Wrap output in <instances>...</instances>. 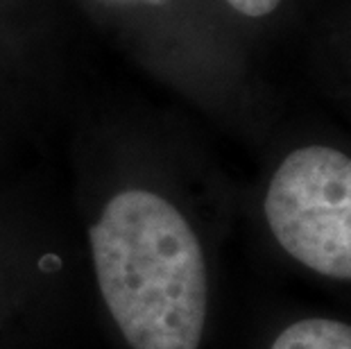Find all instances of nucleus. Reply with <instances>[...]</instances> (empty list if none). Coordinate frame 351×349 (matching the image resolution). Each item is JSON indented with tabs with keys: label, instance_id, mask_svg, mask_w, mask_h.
<instances>
[{
	"label": "nucleus",
	"instance_id": "39448f33",
	"mask_svg": "<svg viewBox=\"0 0 351 349\" xmlns=\"http://www.w3.org/2000/svg\"><path fill=\"white\" fill-rule=\"evenodd\" d=\"M145 3H154V5H159V3H166V0H145Z\"/></svg>",
	"mask_w": 351,
	"mask_h": 349
},
{
	"label": "nucleus",
	"instance_id": "f03ea898",
	"mask_svg": "<svg viewBox=\"0 0 351 349\" xmlns=\"http://www.w3.org/2000/svg\"><path fill=\"white\" fill-rule=\"evenodd\" d=\"M270 232L288 256L326 279L351 281V157L331 145L297 147L265 193Z\"/></svg>",
	"mask_w": 351,
	"mask_h": 349
},
{
	"label": "nucleus",
	"instance_id": "20e7f679",
	"mask_svg": "<svg viewBox=\"0 0 351 349\" xmlns=\"http://www.w3.org/2000/svg\"><path fill=\"white\" fill-rule=\"evenodd\" d=\"M236 12L245 14L250 19H261L272 14L276 7L281 5V0H227Z\"/></svg>",
	"mask_w": 351,
	"mask_h": 349
},
{
	"label": "nucleus",
	"instance_id": "f257e3e1",
	"mask_svg": "<svg viewBox=\"0 0 351 349\" xmlns=\"http://www.w3.org/2000/svg\"><path fill=\"white\" fill-rule=\"evenodd\" d=\"M95 274L134 349H197L206 324L204 252L189 220L150 191H123L91 227Z\"/></svg>",
	"mask_w": 351,
	"mask_h": 349
},
{
	"label": "nucleus",
	"instance_id": "7ed1b4c3",
	"mask_svg": "<svg viewBox=\"0 0 351 349\" xmlns=\"http://www.w3.org/2000/svg\"><path fill=\"white\" fill-rule=\"evenodd\" d=\"M270 349H351V324L335 317H304L288 324Z\"/></svg>",
	"mask_w": 351,
	"mask_h": 349
}]
</instances>
